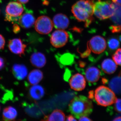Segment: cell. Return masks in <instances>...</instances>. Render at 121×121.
Here are the masks:
<instances>
[{
	"instance_id": "cell-1",
	"label": "cell",
	"mask_w": 121,
	"mask_h": 121,
	"mask_svg": "<svg viewBox=\"0 0 121 121\" xmlns=\"http://www.w3.org/2000/svg\"><path fill=\"white\" fill-rule=\"evenodd\" d=\"M94 4L93 0H79L72 8V12L76 19L79 22H84L86 27L93 21Z\"/></svg>"
},
{
	"instance_id": "cell-2",
	"label": "cell",
	"mask_w": 121,
	"mask_h": 121,
	"mask_svg": "<svg viewBox=\"0 0 121 121\" xmlns=\"http://www.w3.org/2000/svg\"><path fill=\"white\" fill-rule=\"evenodd\" d=\"M69 110L77 118L90 115L93 110V104L91 99L84 95L76 96L70 102Z\"/></svg>"
},
{
	"instance_id": "cell-3",
	"label": "cell",
	"mask_w": 121,
	"mask_h": 121,
	"mask_svg": "<svg viewBox=\"0 0 121 121\" xmlns=\"http://www.w3.org/2000/svg\"><path fill=\"white\" fill-rule=\"evenodd\" d=\"M89 98H94L98 105L106 107L114 104L117 99L115 94L107 87L102 86L98 87L94 91L89 93Z\"/></svg>"
},
{
	"instance_id": "cell-4",
	"label": "cell",
	"mask_w": 121,
	"mask_h": 121,
	"mask_svg": "<svg viewBox=\"0 0 121 121\" xmlns=\"http://www.w3.org/2000/svg\"><path fill=\"white\" fill-rule=\"evenodd\" d=\"M117 9L110 1L98 0L95 2L94 14L99 19H106L114 16Z\"/></svg>"
},
{
	"instance_id": "cell-5",
	"label": "cell",
	"mask_w": 121,
	"mask_h": 121,
	"mask_svg": "<svg viewBox=\"0 0 121 121\" xmlns=\"http://www.w3.org/2000/svg\"><path fill=\"white\" fill-rule=\"evenodd\" d=\"M87 49L82 55V56L87 54H90L91 52L95 54H101L105 50L107 47L106 42L103 37L99 35L94 36L87 43Z\"/></svg>"
},
{
	"instance_id": "cell-6",
	"label": "cell",
	"mask_w": 121,
	"mask_h": 121,
	"mask_svg": "<svg viewBox=\"0 0 121 121\" xmlns=\"http://www.w3.org/2000/svg\"><path fill=\"white\" fill-rule=\"evenodd\" d=\"M24 11V8L19 2H9L6 7L5 19L10 22H15L19 19Z\"/></svg>"
},
{
	"instance_id": "cell-7",
	"label": "cell",
	"mask_w": 121,
	"mask_h": 121,
	"mask_svg": "<svg viewBox=\"0 0 121 121\" xmlns=\"http://www.w3.org/2000/svg\"><path fill=\"white\" fill-rule=\"evenodd\" d=\"M35 28L37 32L41 35H48L51 32L53 27L52 21L47 16L39 17L35 21Z\"/></svg>"
},
{
	"instance_id": "cell-8",
	"label": "cell",
	"mask_w": 121,
	"mask_h": 121,
	"mask_svg": "<svg viewBox=\"0 0 121 121\" xmlns=\"http://www.w3.org/2000/svg\"><path fill=\"white\" fill-rule=\"evenodd\" d=\"M69 35L64 30L57 29L52 33L50 38L52 45L56 48L62 47L67 43Z\"/></svg>"
},
{
	"instance_id": "cell-9",
	"label": "cell",
	"mask_w": 121,
	"mask_h": 121,
	"mask_svg": "<svg viewBox=\"0 0 121 121\" xmlns=\"http://www.w3.org/2000/svg\"><path fill=\"white\" fill-rule=\"evenodd\" d=\"M69 85L71 89L76 91L83 90L86 86V78L82 74L77 73L70 79Z\"/></svg>"
},
{
	"instance_id": "cell-10",
	"label": "cell",
	"mask_w": 121,
	"mask_h": 121,
	"mask_svg": "<svg viewBox=\"0 0 121 121\" xmlns=\"http://www.w3.org/2000/svg\"><path fill=\"white\" fill-rule=\"evenodd\" d=\"M8 47L13 54L19 55L21 57L24 55L26 45L20 39H14L9 41Z\"/></svg>"
},
{
	"instance_id": "cell-11",
	"label": "cell",
	"mask_w": 121,
	"mask_h": 121,
	"mask_svg": "<svg viewBox=\"0 0 121 121\" xmlns=\"http://www.w3.org/2000/svg\"><path fill=\"white\" fill-rule=\"evenodd\" d=\"M52 21L55 28L60 30L67 28L70 22L67 17L63 13H58L55 15Z\"/></svg>"
},
{
	"instance_id": "cell-12",
	"label": "cell",
	"mask_w": 121,
	"mask_h": 121,
	"mask_svg": "<svg viewBox=\"0 0 121 121\" xmlns=\"http://www.w3.org/2000/svg\"><path fill=\"white\" fill-rule=\"evenodd\" d=\"M12 71L15 78L19 80L24 79L28 74L27 67L22 64H14L12 68Z\"/></svg>"
},
{
	"instance_id": "cell-13",
	"label": "cell",
	"mask_w": 121,
	"mask_h": 121,
	"mask_svg": "<svg viewBox=\"0 0 121 121\" xmlns=\"http://www.w3.org/2000/svg\"><path fill=\"white\" fill-rule=\"evenodd\" d=\"M100 76V72L97 68L91 67L87 69L85 72V78L87 81L91 83L98 82Z\"/></svg>"
},
{
	"instance_id": "cell-14",
	"label": "cell",
	"mask_w": 121,
	"mask_h": 121,
	"mask_svg": "<svg viewBox=\"0 0 121 121\" xmlns=\"http://www.w3.org/2000/svg\"><path fill=\"white\" fill-rule=\"evenodd\" d=\"M30 61L33 66L38 68H41L46 63V59L44 55L40 52H35L31 55Z\"/></svg>"
},
{
	"instance_id": "cell-15",
	"label": "cell",
	"mask_w": 121,
	"mask_h": 121,
	"mask_svg": "<svg viewBox=\"0 0 121 121\" xmlns=\"http://www.w3.org/2000/svg\"><path fill=\"white\" fill-rule=\"evenodd\" d=\"M35 20L32 13H24L19 19L20 25L23 28H30L35 24Z\"/></svg>"
},
{
	"instance_id": "cell-16",
	"label": "cell",
	"mask_w": 121,
	"mask_h": 121,
	"mask_svg": "<svg viewBox=\"0 0 121 121\" xmlns=\"http://www.w3.org/2000/svg\"><path fill=\"white\" fill-rule=\"evenodd\" d=\"M29 94L30 97L35 100L41 99L45 94L43 87L40 85H33L29 89Z\"/></svg>"
},
{
	"instance_id": "cell-17",
	"label": "cell",
	"mask_w": 121,
	"mask_h": 121,
	"mask_svg": "<svg viewBox=\"0 0 121 121\" xmlns=\"http://www.w3.org/2000/svg\"><path fill=\"white\" fill-rule=\"evenodd\" d=\"M43 78V72L39 69H34L30 72L28 77V80L31 85H36Z\"/></svg>"
},
{
	"instance_id": "cell-18",
	"label": "cell",
	"mask_w": 121,
	"mask_h": 121,
	"mask_svg": "<svg viewBox=\"0 0 121 121\" xmlns=\"http://www.w3.org/2000/svg\"><path fill=\"white\" fill-rule=\"evenodd\" d=\"M17 110L13 107L9 106L4 109L2 118L4 121H13L17 117Z\"/></svg>"
},
{
	"instance_id": "cell-19",
	"label": "cell",
	"mask_w": 121,
	"mask_h": 121,
	"mask_svg": "<svg viewBox=\"0 0 121 121\" xmlns=\"http://www.w3.org/2000/svg\"><path fill=\"white\" fill-rule=\"evenodd\" d=\"M102 70L106 73L112 74L114 73L117 70V64L113 60L110 59L104 60L101 64Z\"/></svg>"
},
{
	"instance_id": "cell-20",
	"label": "cell",
	"mask_w": 121,
	"mask_h": 121,
	"mask_svg": "<svg viewBox=\"0 0 121 121\" xmlns=\"http://www.w3.org/2000/svg\"><path fill=\"white\" fill-rule=\"evenodd\" d=\"M65 115L59 109L54 110L51 114L45 116L40 121H65Z\"/></svg>"
},
{
	"instance_id": "cell-21",
	"label": "cell",
	"mask_w": 121,
	"mask_h": 121,
	"mask_svg": "<svg viewBox=\"0 0 121 121\" xmlns=\"http://www.w3.org/2000/svg\"><path fill=\"white\" fill-rule=\"evenodd\" d=\"M109 86L115 93L121 94V76L113 78L109 82Z\"/></svg>"
},
{
	"instance_id": "cell-22",
	"label": "cell",
	"mask_w": 121,
	"mask_h": 121,
	"mask_svg": "<svg viewBox=\"0 0 121 121\" xmlns=\"http://www.w3.org/2000/svg\"><path fill=\"white\" fill-rule=\"evenodd\" d=\"M119 41L115 38H112L109 40L108 42V45L109 48L111 50H117L119 47Z\"/></svg>"
},
{
	"instance_id": "cell-23",
	"label": "cell",
	"mask_w": 121,
	"mask_h": 121,
	"mask_svg": "<svg viewBox=\"0 0 121 121\" xmlns=\"http://www.w3.org/2000/svg\"><path fill=\"white\" fill-rule=\"evenodd\" d=\"M113 60L117 65L121 66V48L117 49L112 56Z\"/></svg>"
},
{
	"instance_id": "cell-24",
	"label": "cell",
	"mask_w": 121,
	"mask_h": 121,
	"mask_svg": "<svg viewBox=\"0 0 121 121\" xmlns=\"http://www.w3.org/2000/svg\"><path fill=\"white\" fill-rule=\"evenodd\" d=\"M114 104L115 110L117 112L121 113V99H117Z\"/></svg>"
},
{
	"instance_id": "cell-25",
	"label": "cell",
	"mask_w": 121,
	"mask_h": 121,
	"mask_svg": "<svg viewBox=\"0 0 121 121\" xmlns=\"http://www.w3.org/2000/svg\"><path fill=\"white\" fill-rule=\"evenodd\" d=\"M5 44V40L2 35H0V50L4 48Z\"/></svg>"
},
{
	"instance_id": "cell-26",
	"label": "cell",
	"mask_w": 121,
	"mask_h": 121,
	"mask_svg": "<svg viewBox=\"0 0 121 121\" xmlns=\"http://www.w3.org/2000/svg\"><path fill=\"white\" fill-rule=\"evenodd\" d=\"M111 30L113 33L121 32V26H112L111 27Z\"/></svg>"
},
{
	"instance_id": "cell-27",
	"label": "cell",
	"mask_w": 121,
	"mask_h": 121,
	"mask_svg": "<svg viewBox=\"0 0 121 121\" xmlns=\"http://www.w3.org/2000/svg\"><path fill=\"white\" fill-rule=\"evenodd\" d=\"M5 66V62L4 59L0 56V70H2Z\"/></svg>"
},
{
	"instance_id": "cell-28",
	"label": "cell",
	"mask_w": 121,
	"mask_h": 121,
	"mask_svg": "<svg viewBox=\"0 0 121 121\" xmlns=\"http://www.w3.org/2000/svg\"><path fill=\"white\" fill-rule=\"evenodd\" d=\"M66 121H77L73 115H70L67 117V119Z\"/></svg>"
},
{
	"instance_id": "cell-29",
	"label": "cell",
	"mask_w": 121,
	"mask_h": 121,
	"mask_svg": "<svg viewBox=\"0 0 121 121\" xmlns=\"http://www.w3.org/2000/svg\"><path fill=\"white\" fill-rule=\"evenodd\" d=\"M13 32L16 33H17L19 32L20 30V29L19 26L17 24H15L13 25Z\"/></svg>"
},
{
	"instance_id": "cell-30",
	"label": "cell",
	"mask_w": 121,
	"mask_h": 121,
	"mask_svg": "<svg viewBox=\"0 0 121 121\" xmlns=\"http://www.w3.org/2000/svg\"><path fill=\"white\" fill-rule=\"evenodd\" d=\"M79 121H93L91 119L86 117H80Z\"/></svg>"
},
{
	"instance_id": "cell-31",
	"label": "cell",
	"mask_w": 121,
	"mask_h": 121,
	"mask_svg": "<svg viewBox=\"0 0 121 121\" xmlns=\"http://www.w3.org/2000/svg\"><path fill=\"white\" fill-rule=\"evenodd\" d=\"M113 2L121 6V0H112Z\"/></svg>"
},
{
	"instance_id": "cell-32",
	"label": "cell",
	"mask_w": 121,
	"mask_h": 121,
	"mask_svg": "<svg viewBox=\"0 0 121 121\" xmlns=\"http://www.w3.org/2000/svg\"><path fill=\"white\" fill-rule=\"evenodd\" d=\"M29 0H17V1L20 3L25 4L27 3Z\"/></svg>"
},
{
	"instance_id": "cell-33",
	"label": "cell",
	"mask_w": 121,
	"mask_h": 121,
	"mask_svg": "<svg viewBox=\"0 0 121 121\" xmlns=\"http://www.w3.org/2000/svg\"><path fill=\"white\" fill-rule=\"evenodd\" d=\"M113 121H121V117H118L114 119Z\"/></svg>"
},
{
	"instance_id": "cell-34",
	"label": "cell",
	"mask_w": 121,
	"mask_h": 121,
	"mask_svg": "<svg viewBox=\"0 0 121 121\" xmlns=\"http://www.w3.org/2000/svg\"><path fill=\"white\" fill-rule=\"evenodd\" d=\"M120 74H121V75H120V76H121V73H120Z\"/></svg>"
},
{
	"instance_id": "cell-35",
	"label": "cell",
	"mask_w": 121,
	"mask_h": 121,
	"mask_svg": "<svg viewBox=\"0 0 121 121\" xmlns=\"http://www.w3.org/2000/svg\"></svg>"
},
{
	"instance_id": "cell-36",
	"label": "cell",
	"mask_w": 121,
	"mask_h": 121,
	"mask_svg": "<svg viewBox=\"0 0 121 121\" xmlns=\"http://www.w3.org/2000/svg\"></svg>"
},
{
	"instance_id": "cell-37",
	"label": "cell",
	"mask_w": 121,
	"mask_h": 121,
	"mask_svg": "<svg viewBox=\"0 0 121 121\" xmlns=\"http://www.w3.org/2000/svg\"></svg>"
}]
</instances>
